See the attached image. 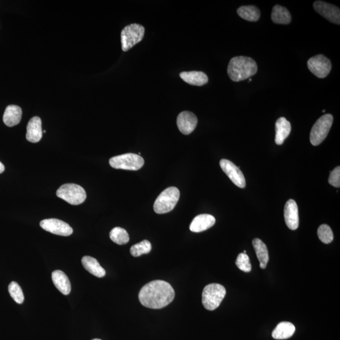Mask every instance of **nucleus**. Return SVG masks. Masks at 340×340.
<instances>
[{"instance_id":"bb28decb","label":"nucleus","mask_w":340,"mask_h":340,"mask_svg":"<svg viewBox=\"0 0 340 340\" xmlns=\"http://www.w3.org/2000/svg\"><path fill=\"white\" fill-rule=\"evenodd\" d=\"M151 243L148 240H143V242L133 245L130 248V252L132 256L138 257L149 253L151 251Z\"/></svg>"},{"instance_id":"5701e85b","label":"nucleus","mask_w":340,"mask_h":340,"mask_svg":"<svg viewBox=\"0 0 340 340\" xmlns=\"http://www.w3.org/2000/svg\"><path fill=\"white\" fill-rule=\"evenodd\" d=\"M252 244L255 249L257 258L259 261V266L262 269H266L268 262L269 261V251H268L266 245L258 238H255L253 240Z\"/></svg>"},{"instance_id":"cd10ccee","label":"nucleus","mask_w":340,"mask_h":340,"mask_svg":"<svg viewBox=\"0 0 340 340\" xmlns=\"http://www.w3.org/2000/svg\"><path fill=\"white\" fill-rule=\"evenodd\" d=\"M318 235L321 242L325 244H329L333 241V232L328 225H321L318 229Z\"/></svg>"},{"instance_id":"aec40b11","label":"nucleus","mask_w":340,"mask_h":340,"mask_svg":"<svg viewBox=\"0 0 340 340\" xmlns=\"http://www.w3.org/2000/svg\"><path fill=\"white\" fill-rule=\"evenodd\" d=\"M52 280L56 287L64 295L70 293L71 285L67 275L61 270H55L52 273Z\"/></svg>"},{"instance_id":"b1692460","label":"nucleus","mask_w":340,"mask_h":340,"mask_svg":"<svg viewBox=\"0 0 340 340\" xmlns=\"http://www.w3.org/2000/svg\"><path fill=\"white\" fill-rule=\"evenodd\" d=\"M272 20L275 23L287 25L291 22L292 17L289 11L280 5H275L273 8Z\"/></svg>"},{"instance_id":"7c9ffc66","label":"nucleus","mask_w":340,"mask_h":340,"mask_svg":"<svg viewBox=\"0 0 340 340\" xmlns=\"http://www.w3.org/2000/svg\"><path fill=\"white\" fill-rule=\"evenodd\" d=\"M329 184L336 188L340 187V167H337L330 172L328 179Z\"/></svg>"},{"instance_id":"7ed1b4c3","label":"nucleus","mask_w":340,"mask_h":340,"mask_svg":"<svg viewBox=\"0 0 340 340\" xmlns=\"http://www.w3.org/2000/svg\"><path fill=\"white\" fill-rule=\"evenodd\" d=\"M180 195V191L175 187L164 190L155 200L154 212L159 214L171 212L178 202Z\"/></svg>"},{"instance_id":"20e7f679","label":"nucleus","mask_w":340,"mask_h":340,"mask_svg":"<svg viewBox=\"0 0 340 340\" xmlns=\"http://www.w3.org/2000/svg\"><path fill=\"white\" fill-rule=\"evenodd\" d=\"M226 294V289L219 283L206 285L202 293L203 307L208 310H214L220 306Z\"/></svg>"},{"instance_id":"a878e982","label":"nucleus","mask_w":340,"mask_h":340,"mask_svg":"<svg viewBox=\"0 0 340 340\" xmlns=\"http://www.w3.org/2000/svg\"><path fill=\"white\" fill-rule=\"evenodd\" d=\"M110 238L112 242L119 245L126 244L129 241V236L126 230L120 227H114L112 229L110 232Z\"/></svg>"},{"instance_id":"423d86ee","label":"nucleus","mask_w":340,"mask_h":340,"mask_svg":"<svg viewBox=\"0 0 340 340\" xmlns=\"http://www.w3.org/2000/svg\"><path fill=\"white\" fill-rule=\"evenodd\" d=\"M56 195L60 199L73 205L81 204L87 198L85 189L79 185L74 184L63 185L58 190Z\"/></svg>"},{"instance_id":"9b49d317","label":"nucleus","mask_w":340,"mask_h":340,"mask_svg":"<svg viewBox=\"0 0 340 340\" xmlns=\"http://www.w3.org/2000/svg\"><path fill=\"white\" fill-rule=\"evenodd\" d=\"M220 166L222 170L235 186L240 188H245L246 187L245 178L242 171L240 170V167H238L231 161L226 159L220 161Z\"/></svg>"},{"instance_id":"393cba45","label":"nucleus","mask_w":340,"mask_h":340,"mask_svg":"<svg viewBox=\"0 0 340 340\" xmlns=\"http://www.w3.org/2000/svg\"><path fill=\"white\" fill-rule=\"evenodd\" d=\"M238 15L249 21H257L260 17V10L253 5L242 6L237 10Z\"/></svg>"},{"instance_id":"412c9836","label":"nucleus","mask_w":340,"mask_h":340,"mask_svg":"<svg viewBox=\"0 0 340 340\" xmlns=\"http://www.w3.org/2000/svg\"><path fill=\"white\" fill-rule=\"evenodd\" d=\"M83 266L91 274L98 278H101L105 276L106 274V270L98 263L97 259L93 258L92 256H85L82 259Z\"/></svg>"},{"instance_id":"ddd939ff","label":"nucleus","mask_w":340,"mask_h":340,"mask_svg":"<svg viewBox=\"0 0 340 340\" xmlns=\"http://www.w3.org/2000/svg\"><path fill=\"white\" fill-rule=\"evenodd\" d=\"M198 119L194 113L189 111L181 112L178 115L176 124L179 130L185 135H189L196 128Z\"/></svg>"},{"instance_id":"f257e3e1","label":"nucleus","mask_w":340,"mask_h":340,"mask_svg":"<svg viewBox=\"0 0 340 340\" xmlns=\"http://www.w3.org/2000/svg\"><path fill=\"white\" fill-rule=\"evenodd\" d=\"M175 291L169 283L163 280H154L141 289L139 300L144 307L159 309L169 305L175 298Z\"/></svg>"},{"instance_id":"f03ea898","label":"nucleus","mask_w":340,"mask_h":340,"mask_svg":"<svg viewBox=\"0 0 340 340\" xmlns=\"http://www.w3.org/2000/svg\"><path fill=\"white\" fill-rule=\"evenodd\" d=\"M258 71V66L252 58L237 56L231 59L227 67V74L230 79L235 82L250 79Z\"/></svg>"},{"instance_id":"f8f14e48","label":"nucleus","mask_w":340,"mask_h":340,"mask_svg":"<svg viewBox=\"0 0 340 340\" xmlns=\"http://www.w3.org/2000/svg\"><path fill=\"white\" fill-rule=\"evenodd\" d=\"M313 7L315 10L326 19L331 23L339 25L340 10L338 7L322 1L315 2Z\"/></svg>"},{"instance_id":"c756f323","label":"nucleus","mask_w":340,"mask_h":340,"mask_svg":"<svg viewBox=\"0 0 340 340\" xmlns=\"http://www.w3.org/2000/svg\"><path fill=\"white\" fill-rule=\"evenodd\" d=\"M236 265L238 269L244 272H250L251 270V265L249 256L246 253H240L238 256Z\"/></svg>"},{"instance_id":"a211bd4d","label":"nucleus","mask_w":340,"mask_h":340,"mask_svg":"<svg viewBox=\"0 0 340 340\" xmlns=\"http://www.w3.org/2000/svg\"><path fill=\"white\" fill-rule=\"evenodd\" d=\"M22 116V111L19 106L10 105L5 109L3 120L5 124L13 127L19 124Z\"/></svg>"},{"instance_id":"9d476101","label":"nucleus","mask_w":340,"mask_h":340,"mask_svg":"<svg viewBox=\"0 0 340 340\" xmlns=\"http://www.w3.org/2000/svg\"><path fill=\"white\" fill-rule=\"evenodd\" d=\"M40 226L45 231L63 237H68L73 232V229L68 224L57 219H44L40 223Z\"/></svg>"},{"instance_id":"473e14b6","label":"nucleus","mask_w":340,"mask_h":340,"mask_svg":"<svg viewBox=\"0 0 340 340\" xmlns=\"http://www.w3.org/2000/svg\"><path fill=\"white\" fill-rule=\"evenodd\" d=\"M92 340H101V339H98V338H95V339H92Z\"/></svg>"},{"instance_id":"2f4dec72","label":"nucleus","mask_w":340,"mask_h":340,"mask_svg":"<svg viewBox=\"0 0 340 340\" xmlns=\"http://www.w3.org/2000/svg\"><path fill=\"white\" fill-rule=\"evenodd\" d=\"M5 171L4 165H3V163L0 162V173H2Z\"/></svg>"},{"instance_id":"f3484780","label":"nucleus","mask_w":340,"mask_h":340,"mask_svg":"<svg viewBox=\"0 0 340 340\" xmlns=\"http://www.w3.org/2000/svg\"><path fill=\"white\" fill-rule=\"evenodd\" d=\"M180 76L187 84L199 87L207 84L208 82L207 75L202 71L181 72Z\"/></svg>"},{"instance_id":"c85d7f7f","label":"nucleus","mask_w":340,"mask_h":340,"mask_svg":"<svg viewBox=\"0 0 340 340\" xmlns=\"http://www.w3.org/2000/svg\"><path fill=\"white\" fill-rule=\"evenodd\" d=\"M9 291L12 298L18 304H22L24 295L20 286L17 282H12L9 285Z\"/></svg>"},{"instance_id":"6ab92c4d","label":"nucleus","mask_w":340,"mask_h":340,"mask_svg":"<svg viewBox=\"0 0 340 340\" xmlns=\"http://www.w3.org/2000/svg\"><path fill=\"white\" fill-rule=\"evenodd\" d=\"M275 143L278 145H282L283 142L290 135L291 131V123L285 117H280L277 120L275 124Z\"/></svg>"},{"instance_id":"1a4fd4ad","label":"nucleus","mask_w":340,"mask_h":340,"mask_svg":"<svg viewBox=\"0 0 340 340\" xmlns=\"http://www.w3.org/2000/svg\"><path fill=\"white\" fill-rule=\"evenodd\" d=\"M307 67L310 71L319 79H325L330 74L332 68L331 61L323 55L310 58L307 61Z\"/></svg>"},{"instance_id":"0eeeda50","label":"nucleus","mask_w":340,"mask_h":340,"mask_svg":"<svg viewBox=\"0 0 340 340\" xmlns=\"http://www.w3.org/2000/svg\"><path fill=\"white\" fill-rule=\"evenodd\" d=\"M333 117L325 114L316 122L310 133V141L313 146H318L325 140L333 124Z\"/></svg>"},{"instance_id":"2eb2a0df","label":"nucleus","mask_w":340,"mask_h":340,"mask_svg":"<svg viewBox=\"0 0 340 340\" xmlns=\"http://www.w3.org/2000/svg\"><path fill=\"white\" fill-rule=\"evenodd\" d=\"M216 223V219L210 214H203L195 217L190 225L192 232H200L213 227Z\"/></svg>"},{"instance_id":"39448f33","label":"nucleus","mask_w":340,"mask_h":340,"mask_svg":"<svg viewBox=\"0 0 340 340\" xmlns=\"http://www.w3.org/2000/svg\"><path fill=\"white\" fill-rule=\"evenodd\" d=\"M145 29L138 23L130 24L121 32V44L123 51L126 52L144 38Z\"/></svg>"},{"instance_id":"72a5a7b5","label":"nucleus","mask_w":340,"mask_h":340,"mask_svg":"<svg viewBox=\"0 0 340 340\" xmlns=\"http://www.w3.org/2000/svg\"><path fill=\"white\" fill-rule=\"evenodd\" d=\"M251 81H252V80H251V79H249V82H251Z\"/></svg>"},{"instance_id":"4be33fe9","label":"nucleus","mask_w":340,"mask_h":340,"mask_svg":"<svg viewBox=\"0 0 340 340\" xmlns=\"http://www.w3.org/2000/svg\"><path fill=\"white\" fill-rule=\"evenodd\" d=\"M295 331L296 327L293 323L283 321L278 324L272 335L275 339H286L291 338Z\"/></svg>"},{"instance_id":"dca6fc26","label":"nucleus","mask_w":340,"mask_h":340,"mask_svg":"<svg viewBox=\"0 0 340 340\" xmlns=\"http://www.w3.org/2000/svg\"><path fill=\"white\" fill-rule=\"evenodd\" d=\"M42 137V121L39 117H32L27 126L26 138L31 143H38Z\"/></svg>"},{"instance_id":"4468645a","label":"nucleus","mask_w":340,"mask_h":340,"mask_svg":"<svg viewBox=\"0 0 340 340\" xmlns=\"http://www.w3.org/2000/svg\"><path fill=\"white\" fill-rule=\"evenodd\" d=\"M284 219L286 225L289 229L296 230L299 224L298 206L295 200H289L284 207Z\"/></svg>"},{"instance_id":"6e6552de","label":"nucleus","mask_w":340,"mask_h":340,"mask_svg":"<svg viewBox=\"0 0 340 340\" xmlns=\"http://www.w3.org/2000/svg\"><path fill=\"white\" fill-rule=\"evenodd\" d=\"M109 163L115 169L137 171L143 167L144 160L140 155L127 153L112 158Z\"/></svg>"}]
</instances>
